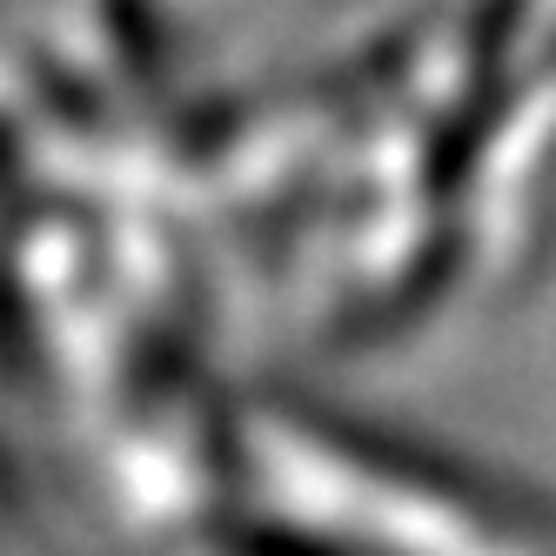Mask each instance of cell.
<instances>
[{
	"mask_svg": "<svg viewBox=\"0 0 556 556\" xmlns=\"http://www.w3.org/2000/svg\"><path fill=\"white\" fill-rule=\"evenodd\" d=\"M242 450L255 490V543H342V549H556V516L463 469L435 450H416L389 429L329 416L295 395L249 389Z\"/></svg>",
	"mask_w": 556,
	"mask_h": 556,
	"instance_id": "1",
	"label": "cell"
},
{
	"mask_svg": "<svg viewBox=\"0 0 556 556\" xmlns=\"http://www.w3.org/2000/svg\"><path fill=\"white\" fill-rule=\"evenodd\" d=\"M108 503L162 543H255L242 409L188 363H168L88 416Z\"/></svg>",
	"mask_w": 556,
	"mask_h": 556,
	"instance_id": "2",
	"label": "cell"
},
{
	"mask_svg": "<svg viewBox=\"0 0 556 556\" xmlns=\"http://www.w3.org/2000/svg\"><path fill=\"white\" fill-rule=\"evenodd\" d=\"M456 194H329L289 242L302 329L323 349L382 342L463 275Z\"/></svg>",
	"mask_w": 556,
	"mask_h": 556,
	"instance_id": "3",
	"label": "cell"
},
{
	"mask_svg": "<svg viewBox=\"0 0 556 556\" xmlns=\"http://www.w3.org/2000/svg\"><path fill=\"white\" fill-rule=\"evenodd\" d=\"M463 275L516 295L556 249V67H516L463 168Z\"/></svg>",
	"mask_w": 556,
	"mask_h": 556,
	"instance_id": "4",
	"label": "cell"
},
{
	"mask_svg": "<svg viewBox=\"0 0 556 556\" xmlns=\"http://www.w3.org/2000/svg\"><path fill=\"white\" fill-rule=\"evenodd\" d=\"M14 34L41 41L122 108L168 101V48L154 0H14Z\"/></svg>",
	"mask_w": 556,
	"mask_h": 556,
	"instance_id": "5",
	"label": "cell"
},
{
	"mask_svg": "<svg viewBox=\"0 0 556 556\" xmlns=\"http://www.w3.org/2000/svg\"><path fill=\"white\" fill-rule=\"evenodd\" d=\"M523 67H556V0H523Z\"/></svg>",
	"mask_w": 556,
	"mask_h": 556,
	"instance_id": "6",
	"label": "cell"
}]
</instances>
